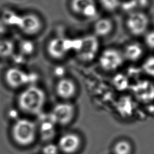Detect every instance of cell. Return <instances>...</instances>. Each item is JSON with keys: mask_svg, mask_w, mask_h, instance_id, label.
<instances>
[{"mask_svg": "<svg viewBox=\"0 0 154 154\" xmlns=\"http://www.w3.org/2000/svg\"><path fill=\"white\" fill-rule=\"evenodd\" d=\"M46 95L44 91L35 85H31L19 94L17 103L23 112L37 114L41 112L45 102Z\"/></svg>", "mask_w": 154, "mask_h": 154, "instance_id": "obj_1", "label": "cell"}, {"mask_svg": "<svg viewBox=\"0 0 154 154\" xmlns=\"http://www.w3.org/2000/svg\"><path fill=\"white\" fill-rule=\"evenodd\" d=\"M36 130V125L32 121L21 119L14 123L11 129V135L17 144L27 146L35 140Z\"/></svg>", "mask_w": 154, "mask_h": 154, "instance_id": "obj_2", "label": "cell"}, {"mask_svg": "<svg viewBox=\"0 0 154 154\" xmlns=\"http://www.w3.org/2000/svg\"><path fill=\"white\" fill-rule=\"evenodd\" d=\"M99 49V42L96 36L86 35L78 41L75 52L78 58L84 61L92 60L97 54Z\"/></svg>", "mask_w": 154, "mask_h": 154, "instance_id": "obj_3", "label": "cell"}, {"mask_svg": "<svg viewBox=\"0 0 154 154\" xmlns=\"http://www.w3.org/2000/svg\"><path fill=\"white\" fill-rule=\"evenodd\" d=\"M149 19L143 11H135L128 13L126 19V26L133 35L140 36L147 32Z\"/></svg>", "mask_w": 154, "mask_h": 154, "instance_id": "obj_4", "label": "cell"}, {"mask_svg": "<svg viewBox=\"0 0 154 154\" xmlns=\"http://www.w3.org/2000/svg\"><path fill=\"white\" fill-rule=\"evenodd\" d=\"M125 58L123 53L116 49H105L99 58V63L102 69L106 71H112L120 67Z\"/></svg>", "mask_w": 154, "mask_h": 154, "instance_id": "obj_5", "label": "cell"}, {"mask_svg": "<svg viewBox=\"0 0 154 154\" xmlns=\"http://www.w3.org/2000/svg\"><path fill=\"white\" fill-rule=\"evenodd\" d=\"M69 7L74 14L86 19L94 18L97 14L95 0H70Z\"/></svg>", "mask_w": 154, "mask_h": 154, "instance_id": "obj_6", "label": "cell"}, {"mask_svg": "<svg viewBox=\"0 0 154 154\" xmlns=\"http://www.w3.org/2000/svg\"><path fill=\"white\" fill-rule=\"evenodd\" d=\"M75 115V107L69 103H60L55 105L50 114L55 123L66 125L71 122Z\"/></svg>", "mask_w": 154, "mask_h": 154, "instance_id": "obj_7", "label": "cell"}, {"mask_svg": "<svg viewBox=\"0 0 154 154\" xmlns=\"http://www.w3.org/2000/svg\"><path fill=\"white\" fill-rule=\"evenodd\" d=\"M17 26L25 34L33 35L41 31L43 23L39 16L33 13H28L21 15Z\"/></svg>", "mask_w": 154, "mask_h": 154, "instance_id": "obj_8", "label": "cell"}, {"mask_svg": "<svg viewBox=\"0 0 154 154\" xmlns=\"http://www.w3.org/2000/svg\"><path fill=\"white\" fill-rule=\"evenodd\" d=\"M71 41L63 38L55 37L48 43L47 51L49 55L53 58L60 60L64 57L72 47Z\"/></svg>", "mask_w": 154, "mask_h": 154, "instance_id": "obj_9", "label": "cell"}, {"mask_svg": "<svg viewBox=\"0 0 154 154\" xmlns=\"http://www.w3.org/2000/svg\"><path fill=\"white\" fill-rule=\"evenodd\" d=\"M132 90L135 96L141 102L146 103L154 99V84L149 81L138 82L134 85Z\"/></svg>", "mask_w": 154, "mask_h": 154, "instance_id": "obj_10", "label": "cell"}, {"mask_svg": "<svg viewBox=\"0 0 154 154\" xmlns=\"http://www.w3.org/2000/svg\"><path fill=\"white\" fill-rule=\"evenodd\" d=\"M81 143L80 137L77 134L67 133L60 137L58 147L63 152L67 154H72L78 150Z\"/></svg>", "mask_w": 154, "mask_h": 154, "instance_id": "obj_11", "label": "cell"}, {"mask_svg": "<svg viewBox=\"0 0 154 154\" xmlns=\"http://www.w3.org/2000/svg\"><path fill=\"white\" fill-rule=\"evenodd\" d=\"M5 79L9 87L17 88L25 84L28 81V75L22 70L17 68H10L5 72Z\"/></svg>", "mask_w": 154, "mask_h": 154, "instance_id": "obj_12", "label": "cell"}, {"mask_svg": "<svg viewBox=\"0 0 154 154\" xmlns=\"http://www.w3.org/2000/svg\"><path fill=\"white\" fill-rule=\"evenodd\" d=\"M57 94L61 98L68 99L72 97L76 93V86L73 81L68 78L60 79L55 87Z\"/></svg>", "mask_w": 154, "mask_h": 154, "instance_id": "obj_13", "label": "cell"}, {"mask_svg": "<svg viewBox=\"0 0 154 154\" xmlns=\"http://www.w3.org/2000/svg\"><path fill=\"white\" fill-rule=\"evenodd\" d=\"M114 27L112 21L107 17H102L96 20L93 25V31L96 37H105L109 35Z\"/></svg>", "mask_w": 154, "mask_h": 154, "instance_id": "obj_14", "label": "cell"}, {"mask_svg": "<svg viewBox=\"0 0 154 154\" xmlns=\"http://www.w3.org/2000/svg\"><path fill=\"white\" fill-rule=\"evenodd\" d=\"M143 49L141 46L136 43L128 45L123 53L125 59L131 61H135L139 60L143 55Z\"/></svg>", "mask_w": 154, "mask_h": 154, "instance_id": "obj_15", "label": "cell"}, {"mask_svg": "<svg viewBox=\"0 0 154 154\" xmlns=\"http://www.w3.org/2000/svg\"><path fill=\"white\" fill-rule=\"evenodd\" d=\"M149 4V0H127L122 2L121 7L130 13L135 11H143Z\"/></svg>", "mask_w": 154, "mask_h": 154, "instance_id": "obj_16", "label": "cell"}, {"mask_svg": "<svg viewBox=\"0 0 154 154\" xmlns=\"http://www.w3.org/2000/svg\"><path fill=\"white\" fill-rule=\"evenodd\" d=\"M21 15L11 10H5L2 13L1 20L6 25L18 26Z\"/></svg>", "mask_w": 154, "mask_h": 154, "instance_id": "obj_17", "label": "cell"}, {"mask_svg": "<svg viewBox=\"0 0 154 154\" xmlns=\"http://www.w3.org/2000/svg\"><path fill=\"white\" fill-rule=\"evenodd\" d=\"M113 151L114 154H131L132 146L128 141L120 140L114 144Z\"/></svg>", "mask_w": 154, "mask_h": 154, "instance_id": "obj_18", "label": "cell"}, {"mask_svg": "<svg viewBox=\"0 0 154 154\" xmlns=\"http://www.w3.org/2000/svg\"><path fill=\"white\" fill-rule=\"evenodd\" d=\"M101 7L108 12H113L121 7L120 0H99Z\"/></svg>", "mask_w": 154, "mask_h": 154, "instance_id": "obj_19", "label": "cell"}, {"mask_svg": "<svg viewBox=\"0 0 154 154\" xmlns=\"http://www.w3.org/2000/svg\"><path fill=\"white\" fill-rule=\"evenodd\" d=\"M55 123L52 120L49 122H43L41 126V131L44 138H51L54 133L53 124Z\"/></svg>", "mask_w": 154, "mask_h": 154, "instance_id": "obj_20", "label": "cell"}, {"mask_svg": "<svg viewBox=\"0 0 154 154\" xmlns=\"http://www.w3.org/2000/svg\"><path fill=\"white\" fill-rule=\"evenodd\" d=\"M143 69L146 74L154 77V56L146 59L143 64Z\"/></svg>", "mask_w": 154, "mask_h": 154, "instance_id": "obj_21", "label": "cell"}, {"mask_svg": "<svg viewBox=\"0 0 154 154\" xmlns=\"http://www.w3.org/2000/svg\"><path fill=\"white\" fill-rule=\"evenodd\" d=\"M13 49L12 43L8 40L0 41V56L5 57L11 54Z\"/></svg>", "mask_w": 154, "mask_h": 154, "instance_id": "obj_22", "label": "cell"}, {"mask_svg": "<svg viewBox=\"0 0 154 154\" xmlns=\"http://www.w3.org/2000/svg\"><path fill=\"white\" fill-rule=\"evenodd\" d=\"M144 35V42L146 45L149 48L154 49V30L147 32Z\"/></svg>", "mask_w": 154, "mask_h": 154, "instance_id": "obj_23", "label": "cell"}, {"mask_svg": "<svg viewBox=\"0 0 154 154\" xmlns=\"http://www.w3.org/2000/svg\"><path fill=\"white\" fill-rule=\"evenodd\" d=\"M58 147L54 144H48L44 146L42 152L43 154H57L58 152Z\"/></svg>", "mask_w": 154, "mask_h": 154, "instance_id": "obj_24", "label": "cell"}, {"mask_svg": "<svg viewBox=\"0 0 154 154\" xmlns=\"http://www.w3.org/2000/svg\"><path fill=\"white\" fill-rule=\"evenodd\" d=\"M23 49H28V52L31 53L33 50V45L30 42L28 41H25L23 42L22 45Z\"/></svg>", "mask_w": 154, "mask_h": 154, "instance_id": "obj_25", "label": "cell"}, {"mask_svg": "<svg viewBox=\"0 0 154 154\" xmlns=\"http://www.w3.org/2000/svg\"><path fill=\"white\" fill-rule=\"evenodd\" d=\"M5 29V25L2 22V21L0 19V35L4 32Z\"/></svg>", "mask_w": 154, "mask_h": 154, "instance_id": "obj_26", "label": "cell"}]
</instances>
